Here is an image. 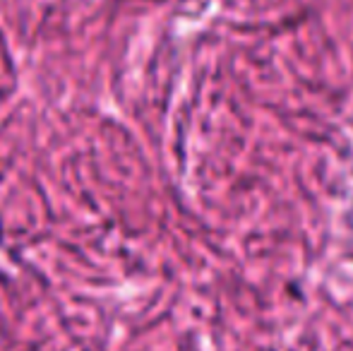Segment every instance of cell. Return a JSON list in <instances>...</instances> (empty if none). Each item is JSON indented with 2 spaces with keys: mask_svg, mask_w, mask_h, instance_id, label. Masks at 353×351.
<instances>
[{
  "mask_svg": "<svg viewBox=\"0 0 353 351\" xmlns=\"http://www.w3.org/2000/svg\"><path fill=\"white\" fill-rule=\"evenodd\" d=\"M0 239H3V221H0Z\"/></svg>",
  "mask_w": 353,
  "mask_h": 351,
  "instance_id": "6da1fadb",
  "label": "cell"
}]
</instances>
